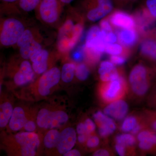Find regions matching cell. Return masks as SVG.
<instances>
[{
	"label": "cell",
	"mask_w": 156,
	"mask_h": 156,
	"mask_svg": "<svg viewBox=\"0 0 156 156\" xmlns=\"http://www.w3.org/2000/svg\"><path fill=\"white\" fill-rule=\"evenodd\" d=\"M27 122V119L23 109L17 107L14 109L9 122V127L12 131H19L24 127Z\"/></svg>",
	"instance_id": "obj_15"
},
{
	"label": "cell",
	"mask_w": 156,
	"mask_h": 156,
	"mask_svg": "<svg viewBox=\"0 0 156 156\" xmlns=\"http://www.w3.org/2000/svg\"><path fill=\"white\" fill-rule=\"evenodd\" d=\"M68 119V115L64 111L52 112L47 109L43 108L38 114L37 123L40 128L53 129L66 123Z\"/></svg>",
	"instance_id": "obj_5"
},
{
	"label": "cell",
	"mask_w": 156,
	"mask_h": 156,
	"mask_svg": "<svg viewBox=\"0 0 156 156\" xmlns=\"http://www.w3.org/2000/svg\"><path fill=\"white\" fill-rule=\"evenodd\" d=\"M23 23L16 17H9L1 22L0 43L3 47L16 45L26 29Z\"/></svg>",
	"instance_id": "obj_2"
},
{
	"label": "cell",
	"mask_w": 156,
	"mask_h": 156,
	"mask_svg": "<svg viewBox=\"0 0 156 156\" xmlns=\"http://www.w3.org/2000/svg\"><path fill=\"white\" fill-rule=\"evenodd\" d=\"M106 44L102 37L101 29L97 26H93L89 29L83 46L84 51L94 58L100 57L105 52Z\"/></svg>",
	"instance_id": "obj_4"
},
{
	"label": "cell",
	"mask_w": 156,
	"mask_h": 156,
	"mask_svg": "<svg viewBox=\"0 0 156 156\" xmlns=\"http://www.w3.org/2000/svg\"><path fill=\"white\" fill-rule=\"evenodd\" d=\"M120 42L126 46H131L135 44L137 35L133 28L122 29L119 33Z\"/></svg>",
	"instance_id": "obj_18"
},
{
	"label": "cell",
	"mask_w": 156,
	"mask_h": 156,
	"mask_svg": "<svg viewBox=\"0 0 156 156\" xmlns=\"http://www.w3.org/2000/svg\"><path fill=\"white\" fill-rule=\"evenodd\" d=\"M98 5L106 11L108 14L112 10L113 6L112 0H96Z\"/></svg>",
	"instance_id": "obj_32"
},
{
	"label": "cell",
	"mask_w": 156,
	"mask_h": 156,
	"mask_svg": "<svg viewBox=\"0 0 156 156\" xmlns=\"http://www.w3.org/2000/svg\"><path fill=\"white\" fill-rule=\"evenodd\" d=\"M146 5L151 14L156 17V0H147Z\"/></svg>",
	"instance_id": "obj_34"
},
{
	"label": "cell",
	"mask_w": 156,
	"mask_h": 156,
	"mask_svg": "<svg viewBox=\"0 0 156 156\" xmlns=\"http://www.w3.org/2000/svg\"><path fill=\"white\" fill-rule=\"evenodd\" d=\"M105 52L112 55H119L122 52V48L118 44H108L105 46Z\"/></svg>",
	"instance_id": "obj_30"
},
{
	"label": "cell",
	"mask_w": 156,
	"mask_h": 156,
	"mask_svg": "<svg viewBox=\"0 0 156 156\" xmlns=\"http://www.w3.org/2000/svg\"><path fill=\"white\" fill-rule=\"evenodd\" d=\"M85 51H84L83 47L82 49L77 50L75 52H74L73 55V57L74 58L75 60L77 61H80L83 59L85 55Z\"/></svg>",
	"instance_id": "obj_40"
},
{
	"label": "cell",
	"mask_w": 156,
	"mask_h": 156,
	"mask_svg": "<svg viewBox=\"0 0 156 156\" xmlns=\"http://www.w3.org/2000/svg\"><path fill=\"white\" fill-rule=\"evenodd\" d=\"M60 133L57 130L52 129L48 131L44 138V144L48 148L56 147Z\"/></svg>",
	"instance_id": "obj_22"
},
{
	"label": "cell",
	"mask_w": 156,
	"mask_h": 156,
	"mask_svg": "<svg viewBox=\"0 0 156 156\" xmlns=\"http://www.w3.org/2000/svg\"><path fill=\"white\" fill-rule=\"evenodd\" d=\"M147 72L145 67L141 65H136L129 76V82L133 92L138 95H144L148 89L147 80Z\"/></svg>",
	"instance_id": "obj_7"
},
{
	"label": "cell",
	"mask_w": 156,
	"mask_h": 156,
	"mask_svg": "<svg viewBox=\"0 0 156 156\" xmlns=\"http://www.w3.org/2000/svg\"><path fill=\"white\" fill-rule=\"evenodd\" d=\"M141 53L144 55L156 60V42L151 40L144 41L140 48Z\"/></svg>",
	"instance_id": "obj_20"
},
{
	"label": "cell",
	"mask_w": 156,
	"mask_h": 156,
	"mask_svg": "<svg viewBox=\"0 0 156 156\" xmlns=\"http://www.w3.org/2000/svg\"><path fill=\"white\" fill-rule=\"evenodd\" d=\"M98 73L103 82L115 80L120 77L119 73L113 63L109 61H103L100 64Z\"/></svg>",
	"instance_id": "obj_14"
},
{
	"label": "cell",
	"mask_w": 156,
	"mask_h": 156,
	"mask_svg": "<svg viewBox=\"0 0 156 156\" xmlns=\"http://www.w3.org/2000/svg\"><path fill=\"white\" fill-rule=\"evenodd\" d=\"M137 138L139 141L144 139H147L151 141L154 144H156V134L149 131H141L138 134Z\"/></svg>",
	"instance_id": "obj_31"
},
{
	"label": "cell",
	"mask_w": 156,
	"mask_h": 156,
	"mask_svg": "<svg viewBox=\"0 0 156 156\" xmlns=\"http://www.w3.org/2000/svg\"><path fill=\"white\" fill-rule=\"evenodd\" d=\"M94 156H109V153L105 149H99L95 151L93 154Z\"/></svg>",
	"instance_id": "obj_44"
},
{
	"label": "cell",
	"mask_w": 156,
	"mask_h": 156,
	"mask_svg": "<svg viewBox=\"0 0 156 156\" xmlns=\"http://www.w3.org/2000/svg\"><path fill=\"white\" fill-rule=\"evenodd\" d=\"M89 70L86 65L80 64L76 66L75 76L78 80L85 81L89 76Z\"/></svg>",
	"instance_id": "obj_28"
},
{
	"label": "cell",
	"mask_w": 156,
	"mask_h": 156,
	"mask_svg": "<svg viewBox=\"0 0 156 156\" xmlns=\"http://www.w3.org/2000/svg\"><path fill=\"white\" fill-rule=\"evenodd\" d=\"M49 55L48 50L43 48L31 57L32 66L35 73L41 74L47 71Z\"/></svg>",
	"instance_id": "obj_12"
},
{
	"label": "cell",
	"mask_w": 156,
	"mask_h": 156,
	"mask_svg": "<svg viewBox=\"0 0 156 156\" xmlns=\"http://www.w3.org/2000/svg\"><path fill=\"white\" fill-rule=\"evenodd\" d=\"M155 41L156 42V41Z\"/></svg>",
	"instance_id": "obj_51"
},
{
	"label": "cell",
	"mask_w": 156,
	"mask_h": 156,
	"mask_svg": "<svg viewBox=\"0 0 156 156\" xmlns=\"http://www.w3.org/2000/svg\"><path fill=\"white\" fill-rule=\"evenodd\" d=\"M128 106L125 101L116 100L110 104L104 109V112L112 119L122 120L128 113Z\"/></svg>",
	"instance_id": "obj_11"
},
{
	"label": "cell",
	"mask_w": 156,
	"mask_h": 156,
	"mask_svg": "<svg viewBox=\"0 0 156 156\" xmlns=\"http://www.w3.org/2000/svg\"><path fill=\"white\" fill-rule=\"evenodd\" d=\"M14 109L10 102H6L1 105L0 127H6L13 114Z\"/></svg>",
	"instance_id": "obj_19"
},
{
	"label": "cell",
	"mask_w": 156,
	"mask_h": 156,
	"mask_svg": "<svg viewBox=\"0 0 156 156\" xmlns=\"http://www.w3.org/2000/svg\"><path fill=\"white\" fill-rule=\"evenodd\" d=\"M76 141V133L72 128L69 127L64 129L60 133V136L56 146L58 152L62 154L72 150Z\"/></svg>",
	"instance_id": "obj_9"
},
{
	"label": "cell",
	"mask_w": 156,
	"mask_h": 156,
	"mask_svg": "<svg viewBox=\"0 0 156 156\" xmlns=\"http://www.w3.org/2000/svg\"><path fill=\"white\" fill-rule=\"evenodd\" d=\"M72 11L67 15L59 27L57 33V48L60 53H66L72 50L82 33L83 25L75 19Z\"/></svg>",
	"instance_id": "obj_1"
},
{
	"label": "cell",
	"mask_w": 156,
	"mask_h": 156,
	"mask_svg": "<svg viewBox=\"0 0 156 156\" xmlns=\"http://www.w3.org/2000/svg\"><path fill=\"white\" fill-rule=\"evenodd\" d=\"M24 129L27 131L33 132L36 128L35 123L31 121H27L24 126Z\"/></svg>",
	"instance_id": "obj_41"
},
{
	"label": "cell",
	"mask_w": 156,
	"mask_h": 156,
	"mask_svg": "<svg viewBox=\"0 0 156 156\" xmlns=\"http://www.w3.org/2000/svg\"><path fill=\"white\" fill-rule=\"evenodd\" d=\"M154 144L147 139H144L140 141L139 147L143 150H148L152 147Z\"/></svg>",
	"instance_id": "obj_38"
},
{
	"label": "cell",
	"mask_w": 156,
	"mask_h": 156,
	"mask_svg": "<svg viewBox=\"0 0 156 156\" xmlns=\"http://www.w3.org/2000/svg\"><path fill=\"white\" fill-rule=\"evenodd\" d=\"M76 66L72 62L65 63L62 66L61 72V79L63 82L69 83L71 82L75 75Z\"/></svg>",
	"instance_id": "obj_21"
},
{
	"label": "cell",
	"mask_w": 156,
	"mask_h": 156,
	"mask_svg": "<svg viewBox=\"0 0 156 156\" xmlns=\"http://www.w3.org/2000/svg\"><path fill=\"white\" fill-rule=\"evenodd\" d=\"M115 129L116 125L112 120L99 125V134L102 137H105L112 134Z\"/></svg>",
	"instance_id": "obj_26"
},
{
	"label": "cell",
	"mask_w": 156,
	"mask_h": 156,
	"mask_svg": "<svg viewBox=\"0 0 156 156\" xmlns=\"http://www.w3.org/2000/svg\"><path fill=\"white\" fill-rule=\"evenodd\" d=\"M89 134H79L78 136V140L80 143H83L87 140Z\"/></svg>",
	"instance_id": "obj_46"
},
{
	"label": "cell",
	"mask_w": 156,
	"mask_h": 156,
	"mask_svg": "<svg viewBox=\"0 0 156 156\" xmlns=\"http://www.w3.org/2000/svg\"><path fill=\"white\" fill-rule=\"evenodd\" d=\"M141 129V126L137 124V125L134 127V128L131 131V133L133 134H135L138 133Z\"/></svg>",
	"instance_id": "obj_47"
},
{
	"label": "cell",
	"mask_w": 156,
	"mask_h": 156,
	"mask_svg": "<svg viewBox=\"0 0 156 156\" xmlns=\"http://www.w3.org/2000/svg\"><path fill=\"white\" fill-rule=\"evenodd\" d=\"M137 125L136 118L133 116H129L126 118L122 124L121 129L124 132H129Z\"/></svg>",
	"instance_id": "obj_29"
},
{
	"label": "cell",
	"mask_w": 156,
	"mask_h": 156,
	"mask_svg": "<svg viewBox=\"0 0 156 156\" xmlns=\"http://www.w3.org/2000/svg\"><path fill=\"white\" fill-rule=\"evenodd\" d=\"M65 156H81L80 153L77 150H71L63 154Z\"/></svg>",
	"instance_id": "obj_45"
},
{
	"label": "cell",
	"mask_w": 156,
	"mask_h": 156,
	"mask_svg": "<svg viewBox=\"0 0 156 156\" xmlns=\"http://www.w3.org/2000/svg\"><path fill=\"white\" fill-rule=\"evenodd\" d=\"M108 14L106 11L99 6L92 8L87 13V18L90 21L95 22L101 19Z\"/></svg>",
	"instance_id": "obj_24"
},
{
	"label": "cell",
	"mask_w": 156,
	"mask_h": 156,
	"mask_svg": "<svg viewBox=\"0 0 156 156\" xmlns=\"http://www.w3.org/2000/svg\"><path fill=\"white\" fill-rule=\"evenodd\" d=\"M3 2L7 3H17L19 0H2Z\"/></svg>",
	"instance_id": "obj_49"
},
{
	"label": "cell",
	"mask_w": 156,
	"mask_h": 156,
	"mask_svg": "<svg viewBox=\"0 0 156 156\" xmlns=\"http://www.w3.org/2000/svg\"><path fill=\"white\" fill-rule=\"evenodd\" d=\"M15 139L21 147L22 155H35L40 144L37 134L28 131L19 132L15 135Z\"/></svg>",
	"instance_id": "obj_6"
},
{
	"label": "cell",
	"mask_w": 156,
	"mask_h": 156,
	"mask_svg": "<svg viewBox=\"0 0 156 156\" xmlns=\"http://www.w3.org/2000/svg\"><path fill=\"white\" fill-rule=\"evenodd\" d=\"M115 149L117 153L119 156H124L126 154V147L122 144H117L115 145Z\"/></svg>",
	"instance_id": "obj_42"
},
{
	"label": "cell",
	"mask_w": 156,
	"mask_h": 156,
	"mask_svg": "<svg viewBox=\"0 0 156 156\" xmlns=\"http://www.w3.org/2000/svg\"><path fill=\"white\" fill-rule=\"evenodd\" d=\"M84 124H85V127L87 129V132L88 134H90L95 131L96 126H95V123L91 119H87L85 121Z\"/></svg>",
	"instance_id": "obj_36"
},
{
	"label": "cell",
	"mask_w": 156,
	"mask_h": 156,
	"mask_svg": "<svg viewBox=\"0 0 156 156\" xmlns=\"http://www.w3.org/2000/svg\"><path fill=\"white\" fill-rule=\"evenodd\" d=\"M35 38H37L35 33L30 29H26L18 40L16 46L18 48H20Z\"/></svg>",
	"instance_id": "obj_25"
},
{
	"label": "cell",
	"mask_w": 156,
	"mask_h": 156,
	"mask_svg": "<svg viewBox=\"0 0 156 156\" xmlns=\"http://www.w3.org/2000/svg\"><path fill=\"white\" fill-rule=\"evenodd\" d=\"M111 22L113 25L122 29L133 28L134 19L130 15L122 12H117L111 17Z\"/></svg>",
	"instance_id": "obj_16"
},
{
	"label": "cell",
	"mask_w": 156,
	"mask_h": 156,
	"mask_svg": "<svg viewBox=\"0 0 156 156\" xmlns=\"http://www.w3.org/2000/svg\"><path fill=\"white\" fill-rule=\"evenodd\" d=\"M100 27L101 31L104 33H108L112 31L110 24L107 20H102L100 23Z\"/></svg>",
	"instance_id": "obj_37"
},
{
	"label": "cell",
	"mask_w": 156,
	"mask_h": 156,
	"mask_svg": "<svg viewBox=\"0 0 156 156\" xmlns=\"http://www.w3.org/2000/svg\"><path fill=\"white\" fill-rule=\"evenodd\" d=\"M101 32H102L104 40L106 44H114L115 42H116L117 40L116 35L113 32V31L108 33H104L102 31Z\"/></svg>",
	"instance_id": "obj_33"
},
{
	"label": "cell",
	"mask_w": 156,
	"mask_h": 156,
	"mask_svg": "<svg viewBox=\"0 0 156 156\" xmlns=\"http://www.w3.org/2000/svg\"><path fill=\"white\" fill-rule=\"evenodd\" d=\"M111 61L113 64L120 65L125 63L126 59L122 56H117V55H112L111 57Z\"/></svg>",
	"instance_id": "obj_39"
},
{
	"label": "cell",
	"mask_w": 156,
	"mask_h": 156,
	"mask_svg": "<svg viewBox=\"0 0 156 156\" xmlns=\"http://www.w3.org/2000/svg\"><path fill=\"white\" fill-rule=\"evenodd\" d=\"M42 0H19L17 3L18 8L22 11L29 12L36 10Z\"/></svg>",
	"instance_id": "obj_23"
},
{
	"label": "cell",
	"mask_w": 156,
	"mask_h": 156,
	"mask_svg": "<svg viewBox=\"0 0 156 156\" xmlns=\"http://www.w3.org/2000/svg\"><path fill=\"white\" fill-rule=\"evenodd\" d=\"M135 139L131 134H124L118 135L116 137L117 144H122L124 146H131L135 143Z\"/></svg>",
	"instance_id": "obj_27"
},
{
	"label": "cell",
	"mask_w": 156,
	"mask_h": 156,
	"mask_svg": "<svg viewBox=\"0 0 156 156\" xmlns=\"http://www.w3.org/2000/svg\"><path fill=\"white\" fill-rule=\"evenodd\" d=\"M99 144V139L97 136H90L87 141V145L89 148L96 147Z\"/></svg>",
	"instance_id": "obj_35"
},
{
	"label": "cell",
	"mask_w": 156,
	"mask_h": 156,
	"mask_svg": "<svg viewBox=\"0 0 156 156\" xmlns=\"http://www.w3.org/2000/svg\"><path fill=\"white\" fill-rule=\"evenodd\" d=\"M63 5H68L72 2L74 0H60Z\"/></svg>",
	"instance_id": "obj_48"
},
{
	"label": "cell",
	"mask_w": 156,
	"mask_h": 156,
	"mask_svg": "<svg viewBox=\"0 0 156 156\" xmlns=\"http://www.w3.org/2000/svg\"><path fill=\"white\" fill-rule=\"evenodd\" d=\"M152 127L156 131V121H155L153 123V124Z\"/></svg>",
	"instance_id": "obj_50"
},
{
	"label": "cell",
	"mask_w": 156,
	"mask_h": 156,
	"mask_svg": "<svg viewBox=\"0 0 156 156\" xmlns=\"http://www.w3.org/2000/svg\"><path fill=\"white\" fill-rule=\"evenodd\" d=\"M76 131L79 134H89L87 133V129L85 127L84 123H80L78 124L76 128Z\"/></svg>",
	"instance_id": "obj_43"
},
{
	"label": "cell",
	"mask_w": 156,
	"mask_h": 156,
	"mask_svg": "<svg viewBox=\"0 0 156 156\" xmlns=\"http://www.w3.org/2000/svg\"><path fill=\"white\" fill-rule=\"evenodd\" d=\"M64 5L60 0H42L36 9L39 19L47 25H56L61 17Z\"/></svg>",
	"instance_id": "obj_3"
},
{
	"label": "cell",
	"mask_w": 156,
	"mask_h": 156,
	"mask_svg": "<svg viewBox=\"0 0 156 156\" xmlns=\"http://www.w3.org/2000/svg\"><path fill=\"white\" fill-rule=\"evenodd\" d=\"M34 76V71L28 60L24 59L14 76V81L17 86H23L30 82Z\"/></svg>",
	"instance_id": "obj_10"
},
{
	"label": "cell",
	"mask_w": 156,
	"mask_h": 156,
	"mask_svg": "<svg viewBox=\"0 0 156 156\" xmlns=\"http://www.w3.org/2000/svg\"><path fill=\"white\" fill-rule=\"evenodd\" d=\"M123 84V80L121 77L115 80L110 81L102 92L104 99L111 101L119 97L122 91Z\"/></svg>",
	"instance_id": "obj_13"
},
{
	"label": "cell",
	"mask_w": 156,
	"mask_h": 156,
	"mask_svg": "<svg viewBox=\"0 0 156 156\" xmlns=\"http://www.w3.org/2000/svg\"><path fill=\"white\" fill-rule=\"evenodd\" d=\"M43 48L40 41L35 38L19 48L20 55L23 59L29 60L32 56Z\"/></svg>",
	"instance_id": "obj_17"
},
{
	"label": "cell",
	"mask_w": 156,
	"mask_h": 156,
	"mask_svg": "<svg viewBox=\"0 0 156 156\" xmlns=\"http://www.w3.org/2000/svg\"><path fill=\"white\" fill-rule=\"evenodd\" d=\"M61 78V72L57 67L52 68L45 72L39 80V94L44 96L49 95L50 89L59 83Z\"/></svg>",
	"instance_id": "obj_8"
}]
</instances>
